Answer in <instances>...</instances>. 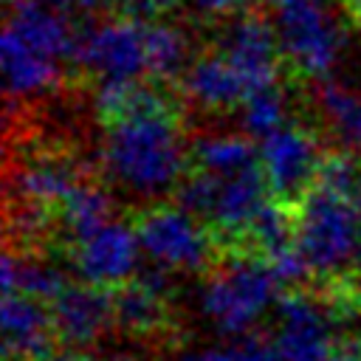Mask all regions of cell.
Listing matches in <instances>:
<instances>
[{
	"instance_id": "6da1fadb",
	"label": "cell",
	"mask_w": 361,
	"mask_h": 361,
	"mask_svg": "<svg viewBox=\"0 0 361 361\" xmlns=\"http://www.w3.org/2000/svg\"><path fill=\"white\" fill-rule=\"evenodd\" d=\"M99 164L104 180L135 203L149 206L178 192L192 164V144L172 102L135 82L127 107L104 121Z\"/></svg>"
},
{
	"instance_id": "7a4b0ae2",
	"label": "cell",
	"mask_w": 361,
	"mask_h": 361,
	"mask_svg": "<svg viewBox=\"0 0 361 361\" xmlns=\"http://www.w3.org/2000/svg\"><path fill=\"white\" fill-rule=\"evenodd\" d=\"M282 282L265 257H231L203 276L195 290L200 319L223 338L254 333L279 302Z\"/></svg>"
},
{
	"instance_id": "3957f363",
	"label": "cell",
	"mask_w": 361,
	"mask_h": 361,
	"mask_svg": "<svg viewBox=\"0 0 361 361\" xmlns=\"http://www.w3.org/2000/svg\"><path fill=\"white\" fill-rule=\"evenodd\" d=\"M296 248L316 276L361 274V209L347 195L316 180L299 197Z\"/></svg>"
},
{
	"instance_id": "277c9868",
	"label": "cell",
	"mask_w": 361,
	"mask_h": 361,
	"mask_svg": "<svg viewBox=\"0 0 361 361\" xmlns=\"http://www.w3.org/2000/svg\"><path fill=\"white\" fill-rule=\"evenodd\" d=\"M268 180L262 166L231 172V175H212L203 169H192L178 192L186 209H192L220 240H243L257 217V212L268 203Z\"/></svg>"
},
{
	"instance_id": "5b68a950",
	"label": "cell",
	"mask_w": 361,
	"mask_h": 361,
	"mask_svg": "<svg viewBox=\"0 0 361 361\" xmlns=\"http://www.w3.org/2000/svg\"><path fill=\"white\" fill-rule=\"evenodd\" d=\"M135 231L147 265H155L172 276H192L212 262V228L180 200L149 203L138 220Z\"/></svg>"
},
{
	"instance_id": "8992f818",
	"label": "cell",
	"mask_w": 361,
	"mask_h": 361,
	"mask_svg": "<svg viewBox=\"0 0 361 361\" xmlns=\"http://www.w3.org/2000/svg\"><path fill=\"white\" fill-rule=\"evenodd\" d=\"M276 37L282 59L302 76L324 82L341 59L344 28L324 0H293L276 8Z\"/></svg>"
},
{
	"instance_id": "52a82bcc",
	"label": "cell",
	"mask_w": 361,
	"mask_h": 361,
	"mask_svg": "<svg viewBox=\"0 0 361 361\" xmlns=\"http://www.w3.org/2000/svg\"><path fill=\"white\" fill-rule=\"evenodd\" d=\"M73 62L96 82H135L147 76V20L118 11L76 31Z\"/></svg>"
},
{
	"instance_id": "ba28073f",
	"label": "cell",
	"mask_w": 361,
	"mask_h": 361,
	"mask_svg": "<svg viewBox=\"0 0 361 361\" xmlns=\"http://www.w3.org/2000/svg\"><path fill=\"white\" fill-rule=\"evenodd\" d=\"M71 268L76 279L99 285V288H121L133 276H138L144 251L135 226L110 217L93 231L71 240Z\"/></svg>"
},
{
	"instance_id": "9c48e42d",
	"label": "cell",
	"mask_w": 361,
	"mask_h": 361,
	"mask_svg": "<svg viewBox=\"0 0 361 361\" xmlns=\"http://www.w3.org/2000/svg\"><path fill=\"white\" fill-rule=\"evenodd\" d=\"M259 166L268 189L279 200H299L316 180L324 164L319 138L302 124H282L259 138Z\"/></svg>"
},
{
	"instance_id": "30bf717a",
	"label": "cell",
	"mask_w": 361,
	"mask_h": 361,
	"mask_svg": "<svg viewBox=\"0 0 361 361\" xmlns=\"http://www.w3.org/2000/svg\"><path fill=\"white\" fill-rule=\"evenodd\" d=\"M217 51H223L226 59L240 71L248 90L279 82L282 48H279L276 25L268 23L262 14L248 8L231 14V20L223 25L217 37Z\"/></svg>"
},
{
	"instance_id": "8fae6325",
	"label": "cell",
	"mask_w": 361,
	"mask_h": 361,
	"mask_svg": "<svg viewBox=\"0 0 361 361\" xmlns=\"http://www.w3.org/2000/svg\"><path fill=\"white\" fill-rule=\"evenodd\" d=\"M271 338L285 361H322L336 347V324L313 296L288 293L274 307Z\"/></svg>"
},
{
	"instance_id": "7c38bea8",
	"label": "cell",
	"mask_w": 361,
	"mask_h": 361,
	"mask_svg": "<svg viewBox=\"0 0 361 361\" xmlns=\"http://www.w3.org/2000/svg\"><path fill=\"white\" fill-rule=\"evenodd\" d=\"M54 336L68 350L93 347L116 324V302L107 288L90 282H68L51 302Z\"/></svg>"
},
{
	"instance_id": "4fadbf2b",
	"label": "cell",
	"mask_w": 361,
	"mask_h": 361,
	"mask_svg": "<svg viewBox=\"0 0 361 361\" xmlns=\"http://www.w3.org/2000/svg\"><path fill=\"white\" fill-rule=\"evenodd\" d=\"M3 361H51L54 355V324L51 310L34 296L6 293L3 296Z\"/></svg>"
},
{
	"instance_id": "5bb4252c",
	"label": "cell",
	"mask_w": 361,
	"mask_h": 361,
	"mask_svg": "<svg viewBox=\"0 0 361 361\" xmlns=\"http://www.w3.org/2000/svg\"><path fill=\"white\" fill-rule=\"evenodd\" d=\"M180 90L197 110L206 113H226L243 104L248 85L240 71L226 59L223 51L197 54L180 76Z\"/></svg>"
},
{
	"instance_id": "9a60e30c",
	"label": "cell",
	"mask_w": 361,
	"mask_h": 361,
	"mask_svg": "<svg viewBox=\"0 0 361 361\" xmlns=\"http://www.w3.org/2000/svg\"><path fill=\"white\" fill-rule=\"evenodd\" d=\"M169 276L172 274L149 265L147 271H138V276L124 282L113 296L116 324L135 336H149L158 327H164L169 316V293H172Z\"/></svg>"
},
{
	"instance_id": "2e32d148",
	"label": "cell",
	"mask_w": 361,
	"mask_h": 361,
	"mask_svg": "<svg viewBox=\"0 0 361 361\" xmlns=\"http://www.w3.org/2000/svg\"><path fill=\"white\" fill-rule=\"evenodd\" d=\"M0 65L6 79V96L20 102L45 96L62 79V59L31 48L28 42H23L6 28L0 39Z\"/></svg>"
},
{
	"instance_id": "e0dca14e",
	"label": "cell",
	"mask_w": 361,
	"mask_h": 361,
	"mask_svg": "<svg viewBox=\"0 0 361 361\" xmlns=\"http://www.w3.org/2000/svg\"><path fill=\"white\" fill-rule=\"evenodd\" d=\"M76 183H79V169L73 166L71 158H59V155L31 158L20 164V169L11 175V189L17 200L42 209L51 206L59 209V203L73 192Z\"/></svg>"
},
{
	"instance_id": "ac0fdd59",
	"label": "cell",
	"mask_w": 361,
	"mask_h": 361,
	"mask_svg": "<svg viewBox=\"0 0 361 361\" xmlns=\"http://www.w3.org/2000/svg\"><path fill=\"white\" fill-rule=\"evenodd\" d=\"M192 59V37L183 25L164 17L147 20V76L152 82L180 79Z\"/></svg>"
},
{
	"instance_id": "d6986e66",
	"label": "cell",
	"mask_w": 361,
	"mask_h": 361,
	"mask_svg": "<svg viewBox=\"0 0 361 361\" xmlns=\"http://www.w3.org/2000/svg\"><path fill=\"white\" fill-rule=\"evenodd\" d=\"M192 166L212 175H231L259 166V147L248 133H203L192 141Z\"/></svg>"
},
{
	"instance_id": "ffe728a7",
	"label": "cell",
	"mask_w": 361,
	"mask_h": 361,
	"mask_svg": "<svg viewBox=\"0 0 361 361\" xmlns=\"http://www.w3.org/2000/svg\"><path fill=\"white\" fill-rule=\"evenodd\" d=\"M319 116L341 149L361 152V93L324 79L316 93Z\"/></svg>"
},
{
	"instance_id": "44dd1931",
	"label": "cell",
	"mask_w": 361,
	"mask_h": 361,
	"mask_svg": "<svg viewBox=\"0 0 361 361\" xmlns=\"http://www.w3.org/2000/svg\"><path fill=\"white\" fill-rule=\"evenodd\" d=\"M68 279L62 271L42 259V257H25L17 251H6L3 257V293H25L39 302H51Z\"/></svg>"
},
{
	"instance_id": "7402d4cb",
	"label": "cell",
	"mask_w": 361,
	"mask_h": 361,
	"mask_svg": "<svg viewBox=\"0 0 361 361\" xmlns=\"http://www.w3.org/2000/svg\"><path fill=\"white\" fill-rule=\"evenodd\" d=\"M116 212L113 195L102 183H76L73 192L59 203V226L68 240H76L96 226L107 223Z\"/></svg>"
},
{
	"instance_id": "603a6c76",
	"label": "cell",
	"mask_w": 361,
	"mask_h": 361,
	"mask_svg": "<svg viewBox=\"0 0 361 361\" xmlns=\"http://www.w3.org/2000/svg\"><path fill=\"white\" fill-rule=\"evenodd\" d=\"M245 240H251V245L259 251V257H265V259L276 257L279 251H285L296 243V212L288 209V200L268 197V203L257 212Z\"/></svg>"
},
{
	"instance_id": "cb8c5ba5",
	"label": "cell",
	"mask_w": 361,
	"mask_h": 361,
	"mask_svg": "<svg viewBox=\"0 0 361 361\" xmlns=\"http://www.w3.org/2000/svg\"><path fill=\"white\" fill-rule=\"evenodd\" d=\"M237 110H240L237 113L240 130L248 133L251 138H262V135L274 133L276 127L288 124V96L279 87V82L248 90Z\"/></svg>"
},
{
	"instance_id": "d4e9b609",
	"label": "cell",
	"mask_w": 361,
	"mask_h": 361,
	"mask_svg": "<svg viewBox=\"0 0 361 361\" xmlns=\"http://www.w3.org/2000/svg\"><path fill=\"white\" fill-rule=\"evenodd\" d=\"M319 183L347 195L358 209H361V152L353 149H338L324 155Z\"/></svg>"
},
{
	"instance_id": "484cf974",
	"label": "cell",
	"mask_w": 361,
	"mask_h": 361,
	"mask_svg": "<svg viewBox=\"0 0 361 361\" xmlns=\"http://www.w3.org/2000/svg\"><path fill=\"white\" fill-rule=\"evenodd\" d=\"M234 350V361H285L282 353L276 350L274 338L262 336V333H245L237 338V344H231Z\"/></svg>"
},
{
	"instance_id": "4316f807",
	"label": "cell",
	"mask_w": 361,
	"mask_h": 361,
	"mask_svg": "<svg viewBox=\"0 0 361 361\" xmlns=\"http://www.w3.org/2000/svg\"><path fill=\"white\" fill-rule=\"evenodd\" d=\"M175 3L178 0H116V8L141 20H155V17H164Z\"/></svg>"
},
{
	"instance_id": "83f0119b",
	"label": "cell",
	"mask_w": 361,
	"mask_h": 361,
	"mask_svg": "<svg viewBox=\"0 0 361 361\" xmlns=\"http://www.w3.org/2000/svg\"><path fill=\"white\" fill-rule=\"evenodd\" d=\"M186 3L203 17H231L245 11L254 0H186Z\"/></svg>"
},
{
	"instance_id": "f1b7e54d",
	"label": "cell",
	"mask_w": 361,
	"mask_h": 361,
	"mask_svg": "<svg viewBox=\"0 0 361 361\" xmlns=\"http://www.w3.org/2000/svg\"><path fill=\"white\" fill-rule=\"evenodd\" d=\"M169 361H234V350L231 347H214V344L189 347V350L175 353Z\"/></svg>"
},
{
	"instance_id": "f546056e",
	"label": "cell",
	"mask_w": 361,
	"mask_h": 361,
	"mask_svg": "<svg viewBox=\"0 0 361 361\" xmlns=\"http://www.w3.org/2000/svg\"><path fill=\"white\" fill-rule=\"evenodd\" d=\"M322 361H361V341L341 338V341H336V347Z\"/></svg>"
},
{
	"instance_id": "4dcf8cb0",
	"label": "cell",
	"mask_w": 361,
	"mask_h": 361,
	"mask_svg": "<svg viewBox=\"0 0 361 361\" xmlns=\"http://www.w3.org/2000/svg\"><path fill=\"white\" fill-rule=\"evenodd\" d=\"M42 3H48L59 11H65V14H71V11H99V8L113 6V0H42Z\"/></svg>"
},
{
	"instance_id": "1f68e13d",
	"label": "cell",
	"mask_w": 361,
	"mask_h": 361,
	"mask_svg": "<svg viewBox=\"0 0 361 361\" xmlns=\"http://www.w3.org/2000/svg\"><path fill=\"white\" fill-rule=\"evenodd\" d=\"M54 361H133L130 355H113V358H99V355H90L85 350H68L62 355H56Z\"/></svg>"
},
{
	"instance_id": "d6a6232c",
	"label": "cell",
	"mask_w": 361,
	"mask_h": 361,
	"mask_svg": "<svg viewBox=\"0 0 361 361\" xmlns=\"http://www.w3.org/2000/svg\"><path fill=\"white\" fill-rule=\"evenodd\" d=\"M341 6L347 8V14H350L353 20H358V14H361V0H341Z\"/></svg>"
},
{
	"instance_id": "836d02e7",
	"label": "cell",
	"mask_w": 361,
	"mask_h": 361,
	"mask_svg": "<svg viewBox=\"0 0 361 361\" xmlns=\"http://www.w3.org/2000/svg\"><path fill=\"white\" fill-rule=\"evenodd\" d=\"M274 8H279V6H288V3H293V0H268Z\"/></svg>"
},
{
	"instance_id": "e575fe53",
	"label": "cell",
	"mask_w": 361,
	"mask_h": 361,
	"mask_svg": "<svg viewBox=\"0 0 361 361\" xmlns=\"http://www.w3.org/2000/svg\"><path fill=\"white\" fill-rule=\"evenodd\" d=\"M358 23H361V14H358Z\"/></svg>"
}]
</instances>
